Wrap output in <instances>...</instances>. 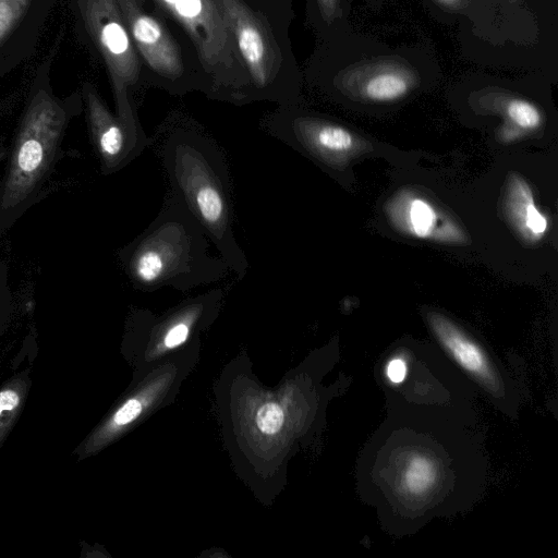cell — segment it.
<instances>
[{
    "label": "cell",
    "instance_id": "10",
    "mask_svg": "<svg viewBox=\"0 0 558 558\" xmlns=\"http://www.w3.org/2000/svg\"><path fill=\"white\" fill-rule=\"evenodd\" d=\"M235 45L245 65L252 92L274 83L280 52L264 22L242 1L222 0Z\"/></svg>",
    "mask_w": 558,
    "mask_h": 558
},
{
    "label": "cell",
    "instance_id": "9",
    "mask_svg": "<svg viewBox=\"0 0 558 558\" xmlns=\"http://www.w3.org/2000/svg\"><path fill=\"white\" fill-rule=\"evenodd\" d=\"M61 0H0V81L36 52Z\"/></svg>",
    "mask_w": 558,
    "mask_h": 558
},
{
    "label": "cell",
    "instance_id": "1",
    "mask_svg": "<svg viewBox=\"0 0 558 558\" xmlns=\"http://www.w3.org/2000/svg\"><path fill=\"white\" fill-rule=\"evenodd\" d=\"M420 1L437 22L457 27L464 59L557 77V0Z\"/></svg>",
    "mask_w": 558,
    "mask_h": 558
},
{
    "label": "cell",
    "instance_id": "4",
    "mask_svg": "<svg viewBox=\"0 0 558 558\" xmlns=\"http://www.w3.org/2000/svg\"><path fill=\"white\" fill-rule=\"evenodd\" d=\"M173 193L239 279L250 267L234 235L228 160L211 136L192 125H169L151 140Z\"/></svg>",
    "mask_w": 558,
    "mask_h": 558
},
{
    "label": "cell",
    "instance_id": "17",
    "mask_svg": "<svg viewBox=\"0 0 558 558\" xmlns=\"http://www.w3.org/2000/svg\"><path fill=\"white\" fill-rule=\"evenodd\" d=\"M13 308L12 293L9 284V266L0 260V337L3 333Z\"/></svg>",
    "mask_w": 558,
    "mask_h": 558
},
{
    "label": "cell",
    "instance_id": "14",
    "mask_svg": "<svg viewBox=\"0 0 558 558\" xmlns=\"http://www.w3.org/2000/svg\"><path fill=\"white\" fill-rule=\"evenodd\" d=\"M507 211L514 227L530 240L541 239L547 231V218L537 209L527 183L514 175L509 183Z\"/></svg>",
    "mask_w": 558,
    "mask_h": 558
},
{
    "label": "cell",
    "instance_id": "15",
    "mask_svg": "<svg viewBox=\"0 0 558 558\" xmlns=\"http://www.w3.org/2000/svg\"><path fill=\"white\" fill-rule=\"evenodd\" d=\"M29 387L28 372L14 375L0 387V448L19 420Z\"/></svg>",
    "mask_w": 558,
    "mask_h": 558
},
{
    "label": "cell",
    "instance_id": "12",
    "mask_svg": "<svg viewBox=\"0 0 558 558\" xmlns=\"http://www.w3.org/2000/svg\"><path fill=\"white\" fill-rule=\"evenodd\" d=\"M429 325L439 341L454 360L487 390L497 393L502 390V381L485 352L452 322L440 314L428 316Z\"/></svg>",
    "mask_w": 558,
    "mask_h": 558
},
{
    "label": "cell",
    "instance_id": "19",
    "mask_svg": "<svg viewBox=\"0 0 558 558\" xmlns=\"http://www.w3.org/2000/svg\"><path fill=\"white\" fill-rule=\"evenodd\" d=\"M142 407L137 400H130L123 404L114 414L113 423L117 426L125 425L135 420L141 413Z\"/></svg>",
    "mask_w": 558,
    "mask_h": 558
},
{
    "label": "cell",
    "instance_id": "11",
    "mask_svg": "<svg viewBox=\"0 0 558 558\" xmlns=\"http://www.w3.org/2000/svg\"><path fill=\"white\" fill-rule=\"evenodd\" d=\"M117 2L137 54L160 76L180 78L184 70L181 52L167 28L147 14L137 0Z\"/></svg>",
    "mask_w": 558,
    "mask_h": 558
},
{
    "label": "cell",
    "instance_id": "2",
    "mask_svg": "<svg viewBox=\"0 0 558 558\" xmlns=\"http://www.w3.org/2000/svg\"><path fill=\"white\" fill-rule=\"evenodd\" d=\"M314 69L332 95L373 107L401 104L442 76L436 51L426 40L392 46L354 27L323 41Z\"/></svg>",
    "mask_w": 558,
    "mask_h": 558
},
{
    "label": "cell",
    "instance_id": "5",
    "mask_svg": "<svg viewBox=\"0 0 558 558\" xmlns=\"http://www.w3.org/2000/svg\"><path fill=\"white\" fill-rule=\"evenodd\" d=\"M209 240L184 204L169 193L156 218L118 251L133 288L180 291L216 283L229 272L221 257L209 253Z\"/></svg>",
    "mask_w": 558,
    "mask_h": 558
},
{
    "label": "cell",
    "instance_id": "7",
    "mask_svg": "<svg viewBox=\"0 0 558 558\" xmlns=\"http://www.w3.org/2000/svg\"><path fill=\"white\" fill-rule=\"evenodd\" d=\"M69 3L80 34L105 64L117 117L130 128L142 130L131 99L140 78V57L117 0H69Z\"/></svg>",
    "mask_w": 558,
    "mask_h": 558
},
{
    "label": "cell",
    "instance_id": "3",
    "mask_svg": "<svg viewBox=\"0 0 558 558\" xmlns=\"http://www.w3.org/2000/svg\"><path fill=\"white\" fill-rule=\"evenodd\" d=\"M62 38L63 29L35 70L0 177V236L43 197L68 128L83 111L80 89L60 97L52 88L51 69Z\"/></svg>",
    "mask_w": 558,
    "mask_h": 558
},
{
    "label": "cell",
    "instance_id": "13",
    "mask_svg": "<svg viewBox=\"0 0 558 558\" xmlns=\"http://www.w3.org/2000/svg\"><path fill=\"white\" fill-rule=\"evenodd\" d=\"M393 223L403 232L420 239H445V220L426 199L401 194L389 205Z\"/></svg>",
    "mask_w": 558,
    "mask_h": 558
},
{
    "label": "cell",
    "instance_id": "16",
    "mask_svg": "<svg viewBox=\"0 0 558 558\" xmlns=\"http://www.w3.org/2000/svg\"><path fill=\"white\" fill-rule=\"evenodd\" d=\"M352 2L353 0H311L312 21L323 41L353 27L350 22Z\"/></svg>",
    "mask_w": 558,
    "mask_h": 558
},
{
    "label": "cell",
    "instance_id": "6",
    "mask_svg": "<svg viewBox=\"0 0 558 558\" xmlns=\"http://www.w3.org/2000/svg\"><path fill=\"white\" fill-rule=\"evenodd\" d=\"M185 31L220 98L242 102L253 97L222 0H155Z\"/></svg>",
    "mask_w": 558,
    "mask_h": 558
},
{
    "label": "cell",
    "instance_id": "18",
    "mask_svg": "<svg viewBox=\"0 0 558 558\" xmlns=\"http://www.w3.org/2000/svg\"><path fill=\"white\" fill-rule=\"evenodd\" d=\"M257 426L266 434L277 433L283 423V413L276 403L263 405L256 416Z\"/></svg>",
    "mask_w": 558,
    "mask_h": 558
},
{
    "label": "cell",
    "instance_id": "21",
    "mask_svg": "<svg viewBox=\"0 0 558 558\" xmlns=\"http://www.w3.org/2000/svg\"><path fill=\"white\" fill-rule=\"evenodd\" d=\"M364 3L368 7V9L373 11H380L388 2H392L393 0H363Z\"/></svg>",
    "mask_w": 558,
    "mask_h": 558
},
{
    "label": "cell",
    "instance_id": "8",
    "mask_svg": "<svg viewBox=\"0 0 558 558\" xmlns=\"http://www.w3.org/2000/svg\"><path fill=\"white\" fill-rule=\"evenodd\" d=\"M89 137L102 174H112L137 158L151 144L144 130H134L112 113L90 82L80 88Z\"/></svg>",
    "mask_w": 558,
    "mask_h": 558
},
{
    "label": "cell",
    "instance_id": "20",
    "mask_svg": "<svg viewBox=\"0 0 558 558\" xmlns=\"http://www.w3.org/2000/svg\"><path fill=\"white\" fill-rule=\"evenodd\" d=\"M388 378L395 383H401L407 373L405 363L400 359L391 360L386 369Z\"/></svg>",
    "mask_w": 558,
    "mask_h": 558
}]
</instances>
